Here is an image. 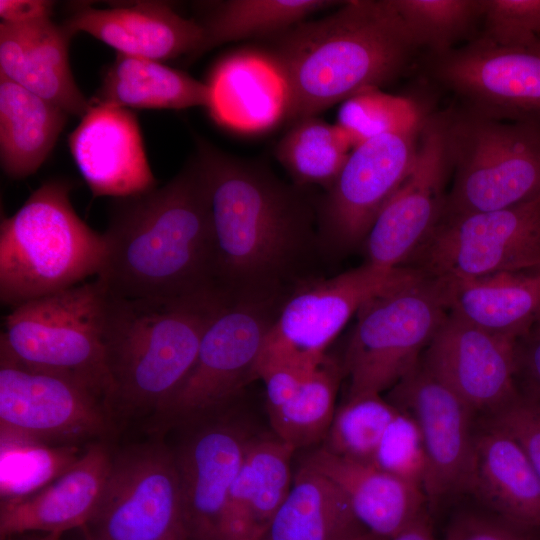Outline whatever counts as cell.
<instances>
[{
	"label": "cell",
	"mask_w": 540,
	"mask_h": 540,
	"mask_svg": "<svg viewBox=\"0 0 540 540\" xmlns=\"http://www.w3.org/2000/svg\"><path fill=\"white\" fill-rule=\"evenodd\" d=\"M67 180L42 183L0 225V301L16 307L97 277L106 258L103 234L72 206Z\"/></svg>",
	"instance_id": "obj_5"
},
{
	"label": "cell",
	"mask_w": 540,
	"mask_h": 540,
	"mask_svg": "<svg viewBox=\"0 0 540 540\" xmlns=\"http://www.w3.org/2000/svg\"><path fill=\"white\" fill-rule=\"evenodd\" d=\"M63 26L72 34L85 32L118 54L159 62L202 54L205 30L163 1H138L112 8L89 4L74 7Z\"/></svg>",
	"instance_id": "obj_21"
},
{
	"label": "cell",
	"mask_w": 540,
	"mask_h": 540,
	"mask_svg": "<svg viewBox=\"0 0 540 540\" xmlns=\"http://www.w3.org/2000/svg\"><path fill=\"white\" fill-rule=\"evenodd\" d=\"M363 532L344 492L302 463L262 540H344Z\"/></svg>",
	"instance_id": "obj_29"
},
{
	"label": "cell",
	"mask_w": 540,
	"mask_h": 540,
	"mask_svg": "<svg viewBox=\"0 0 540 540\" xmlns=\"http://www.w3.org/2000/svg\"><path fill=\"white\" fill-rule=\"evenodd\" d=\"M435 279L449 314L497 335L523 337L540 313V269Z\"/></svg>",
	"instance_id": "obj_27"
},
{
	"label": "cell",
	"mask_w": 540,
	"mask_h": 540,
	"mask_svg": "<svg viewBox=\"0 0 540 540\" xmlns=\"http://www.w3.org/2000/svg\"><path fill=\"white\" fill-rule=\"evenodd\" d=\"M344 540H387V539L379 537L375 534H372L366 531V532L351 536L349 538H346Z\"/></svg>",
	"instance_id": "obj_46"
},
{
	"label": "cell",
	"mask_w": 540,
	"mask_h": 540,
	"mask_svg": "<svg viewBox=\"0 0 540 540\" xmlns=\"http://www.w3.org/2000/svg\"><path fill=\"white\" fill-rule=\"evenodd\" d=\"M420 51L392 0H349L302 22L269 55L286 91L284 118L298 121L379 89L405 74Z\"/></svg>",
	"instance_id": "obj_3"
},
{
	"label": "cell",
	"mask_w": 540,
	"mask_h": 540,
	"mask_svg": "<svg viewBox=\"0 0 540 540\" xmlns=\"http://www.w3.org/2000/svg\"><path fill=\"white\" fill-rule=\"evenodd\" d=\"M107 303V291L94 278L13 307L3 320L0 354L26 367L68 377L105 402Z\"/></svg>",
	"instance_id": "obj_7"
},
{
	"label": "cell",
	"mask_w": 540,
	"mask_h": 540,
	"mask_svg": "<svg viewBox=\"0 0 540 540\" xmlns=\"http://www.w3.org/2000/svg\"><path fill=\"white\" fill-rule=\"evenodd\" d=\"M428 113L417 103L396 127L351 150L316 210L324 259L363 243L382 208L412 171Z\"/></svg>",
	"instance_id": "obj_10"
},
{
	"label": "cell",
	"mask_w": 540,
	"mask_h": 540,
	"mask_svg": "<svg viewBox=\"0 0 540 540\" xmlns=\"http://www.w3.org/2000/svg\"><path fill=\"white\" fill-rule=\"evenodd\" d=\"M54 3L46 0H0L1 22L22 24L51 18Z\"/></svg>",
	"instance_id": "obj_44"
},
{
	"label": "cell",
	"mask_w": 540,
	"mask_h": 540,
	"mask_svg": "<svg viewBox=\"0 0 540 540\" xmlns=\"http://www.w3.org/2000/svg\"><path fill=\"white\" fill-rule=\"evenodd\" d=\"M332 480L347 496L363 528L390 539L426 515L423 489L373 464L338 457L318 447L302 462Z\"/></svg>",
	"instance_id": "obj_25"
},
{
	"label": "cell",
	"mask_w": 540,
	"mask_h": 540,
	"mask_svg": "<svg viewBox=\"0 0 540 540\" xmlns=\"http://www.w3.org/2000/svg\"><path fill=\"white\" fill-rule=\"evenodd\" d=\"M117 428L104 399L91 389L0 354L1 436L75 446L108 439Z\"/></svg>",
	"instance_id": "obj_15"
},
{
	"label": "cell",
	"mask_w": 540,
	"mask_h": 540,
	"mask_svg": "<svg viewBox=\"0 0 540 540\" xmlns=\"http://www.w3.org/2000/svg\"><path fill=\"white\" fill-rule=\"evenodd\" d=\"M517 341L448 313L421 362L475 414L485 415L518 390Z\"/></svg>",
	"instance_id": "obj_19"
},
{
	"label": "cell",
	"mask_w": 540,
	"mask_h": 540,
	"mask_svg": "<svg viewBox=\"0 0 540 540\" xmlns=\"http://www.w3.org/2000/svg\"><path fill=\"white\" fill-rule=\"evenodd\" d=\"M113 452L107 439L90 442L69 468L44 487L1 501V539L31 531L62 535L84 528L98 506Z\"/></svg>",
	"instance_id": "obj_22"
},
{
	"label": "cell",
	"mask_w": 540,
	"mask_h": 540,
	"mask_svg": "<svg viewBox=\"0 0 540 540\" xmlns=\"http://www.w3.org/2000/svg\"><path fill=\"white\" fill-rule=\"evenodd\" d=\"M337 125L314 117L298 120L276 147V158L299 185H320L328 190L352 150Z\"/></svg>",
	"instance_id": "obj_33"
},
{
	"label": "cell",
	"mask_w": 540,
	"mask_h": 540,
	"mask_svg": "<svg viewBox=\"0 0 540 540\" xmlns=\"http://www.w3.org/2000/svg\"><path fill=\"white\" fill-rule=\"evenodd\" d=\"M447 314L438 281L427 275L366 303L342 362L348 398L396 385L419 364Z\"/></svg>",
	"instance_id": "obj_9"
},
{
	"label": "cell",
	"mask_w": 540,
	"mask_h": 540,
	"mask_svg": "<svg viewBox=\"0 0 540 540\" xmlns=\"http://www.w3.org/2000/svg\"><path fill=\"white\" fill-rule=\"evenodd\" d=\"M540 392V335L530 331L517 341V379Z\"/></svg>",
	"instance_id": "obj_43"
},
{
	"label": "cell",
	"mask_w": 540,
	"mask_h": 540,
	"mask_svg": "<svg viewBox=\"0 0 540 540\" xmlns=\"http://www.w3.org/2000/svg\"><path fill=\"white\" fill-rule=\"evenodd\" d=\"M229 301L218 290L176 298L108 294L105 406L117 427L143 415L150 419L167 403L193 367L208 325Z\"/></svg>",
	"instance_id": "obj_4"
},
{
	"label": "cell",
	"mask_w": 540,
	"mask_h": 540,
	"mask_svg": "<svg viewBox=\"0 0 540 540\" xmlns=\"http://www.w3.org/2000/svg\"><path fill=\"white\" fill-rule=\"evenodd\" d=\"M424 62L429 78L458 100L457 108L540 129V40L508 46L477 35Z\"/></svg>",
	"instance_id": "obj_13"
},
{
	"label": "cell",
	"mask_w": 540,
	"mask_h": 540,
	"mask_svg": "<svg viewBox=\"0 0 540 540\" xmlns=\"http://www.w3.org/2000/svg\"><path fill=\"white\" fill-rule=\"evenodd\" d=\"M283 301H229L208 325L189 374L148 420L157 436L230 410L257 379L256 366Z\"/></svg>",
	"instance_id": "obj_8"
},
{
	"label": "cell",
	"mask_w": 540,
	"mask_h": 540,
	"mask_svg": "<svg viewBox=\"0 0 540 540\" xmlns=\"http://www.w3.org/2000/svg\"><path fill=\"white\" fill-rule=\"evenodd\" d=\"M478 36L499 45H527L540 40V0H482Z\"/></svg>",
	"instance_id": "obj_40"
},
{
	"label": "cell",
	"mask_w": 540,
	"mask_h": 540,
	"mask_svg": "<svg viewBox=\"0 0 540 540\" xmlns=\"http://www.w3.org/2000/svg\"><path fill=\"white\" fill-rule=\"evenodd\" d=\"M73 35L51 18L22 24L0 23V76L82 117L90 107L69 62Z\"/></svg>",
	"instance_id": "obj_23"
},
{
	"label": "cell",
	"mask_w": 540,
	"mask_h": 540,
	"mask_svg": "<svg viewBox=\"0 0 540 540\" xmlns=\"http://www.w3.org/2000/svg\"><path fill=\"white\" fill-rule=\"evenodd\" d=\"M102 234L106 258L95 278L111 296L176 298L220 291L197 157L163 186L113 199Z\"/></svg>",
	"instance_id": "obj_2"
},
{
	"label": "cell",
	"mask_w": 540,
	"mask_h": 540,
	"mask_svg": "<svg viewBox=\"0 0 540 540\" xmlns=\"http://www.w3.org/2000/svg\"><path fill=\"white\" fill-rule=\"evenodd\" d=\"M90 102L68 145L93 196L124 198L155 188L136 114L113 104Z\"/></svg>",
	"instance_id": "obj_20"
},
{
	"label": "cell",
	"mask_w": 540,
	"mask_h": 540,
	"mask_svg": "<svg viewBox=\"0 0 540 540\" xmlns=\"http://www.w3.org/2000/svg\"><path fill=\"white\" fill-rule=\"evenodd\" d=\"M196 157L209 200L216 287L230 301H284L315 278L311 267L323 258L317 214L301 191L206 143Z\"/></svg>",
	"instance_id": "obj_1"
},
{
	"label": "cell",
	"mask_w": 540,
	"mask_h": 540,
	"mask_svg": "<svg viewBox=\"0 0 540 540\" xmlns=\"http://www.w3.org/2000/svg\"><path fill=\"white\" fill-rule=\"evenodd\" d=\"M481 419L513 436L540 478V392L518 383L514 396Z\"/></svg>",
	"instance_id": "obj_41"
},
{
	"label": "cell",
	"mask_w": 540,
	"mask_h": 540,
	"mask_svg": "<svg viewBox=\"0 0 540 540\" xmlns=\"http://www.w3.org/2000/svg\"><path fill=\"white\" fill-rule=\"evenodd\" d=\"M74 447L1 436V501L22 498L54 480L80 456Z\"/></svg>",
	"instance_id": "obj_37"
},
{
	"label": "cell",
	"mask_w": 540,
	"mask_h": 540,
	"mask_svg": "<svg viewBox=\"0 0 540 540\" xmlns=\"http://www.w3.org/2000/svg\"><path fill=\"white\" fill-rule=\"evenodd\" d=\"M387 540H437L432 532L427 514L410 527Z\"/></svg>",
	"instance_id": "obj_45"
},
{
	"label": "cell",
	"mask_w": 540,
	"mask_h": 540,
	"mask_svg": "<svg viewBox=\"0 0 540 540\" xmlns=\"http://www.w3.org/2000/svg\"><path fill=\"white\" fill-rule=\"evenodd\" d=\"M420 51L441 55L471 35L482 0H392Z\"/></svg>",
	"instance_id": "obj_35"
},
{
	"label": "cell",
	"mask_w": 540,
	"mask_h": 540,
	"mask_svg": "<svg viewBox=\"0 0 540 540\" xmlns=\"http://www.w3.org/2000/svg\"><path fill=\"white\" fill-rule=\"evenodd\" d=\"M538 532L490 512H465L452 521L442 540H540Z\"/></svg>",
	"instance_id": "obj_42"
},
{
	"label": "cell",
	"mask_w": 540,
	"mask_h": 540,
	"mask_svg": "<svg viewBox=\"0 0 540 540\" xmlns=\"http://www.w3.org/2000/svg\"><path fill=\"white\" fill-rule=\"evenodd\" d=\"M469 494L490 513L540 531V478L517 440L480 418Z\"/></svg>",
	"instance_id": "obj_24"
},
{
	"label": "cell",
	"mask_w": 540,
	"mask_h": 540,
	"mask_svg": "<svg viewBox=\"0 0 540 540\" xmlns=\"http://www.w3.org/2000/svg\"><path fill=\"white\" fill-rule=\"evenodd\" d=\"M229 412L185 428L173 448L185 540H223L228 496L253 437Z\"/></svg>",
	"instance_id": "obj_18"
},
{
	"label": "cell",
	"mask_w": 540,
	"mask_h": 540,
	"mask_svg": "<svg viewBox=\"0 0 540 540\" xmlns=\"http://www.w3.org/2000/svg\"><path fill=\"white\" fill-rule=\"evenodd\" d=\"M294 452L277 436L252 437L228 496L223 540L262 539L291 488Z\"/></svg>",
	"instance_id": "obj_28"
},
{
	"label": "cell",
	"mask_w": 540,
	"mask_h": 540,
	"mask_svg": "<svg viewBox=\"0 0 540 540\" xmlns=\"http://www.w3.org/2000/svg\"><path fill=\"white\" fill-rule=\"evenodd\" d=\"M340 3L328 0H229L218 2L199 21L205 30L202 53L228 42L263 36L299 24L315 11Z\"/></svg>",
	"instance_id": "obj_34"
},
{
	"label": "cell",
	"mask_w": 540,
	"mask_h": 540,
	"mask_svg": "<svg viewBox=\"0 0 540 540\" xmlns=\"http://www.w3.org/2000/svg\"><path fill=\"white\" fill-rule=\"evenodd\" d=\"M207 110L219 125L238 132H258L284 118L286 91L269 55L239 51L219 60L208 82Z\"/></svg>",
	"instance_id": "obj_26"
},
{
	"label": "cell",
	"mask_w": 540,
	"mask_h": 540,
	"mask_svg": "<svg viewBox=\"0 0 540 540\" xmlns=\"http://www.w3.org/2000/svg\"><path fill=\"white\" fill-rule=\"evenodd\" d=\"M452 182L442 217L501 210L540 197V129L459 108L441 112Z\"/></svg>",
	"instance_id": "obj_6"
},
{
	"label": "cell",
	"mask_w": 540,
	"mask_h": 540,
	"mask_svg": "<svg viewBox=\"0 0 540 540\" xmlns=\"http://www.w3.org/2000/svg\"><path fill=\"white\" fill-rule=\"evenodd\" d=\"M59 534H46L44 537L39 538L37 540H60Z\"/></svg>",
	"instance_id": "obj_48"
},
{
	"label": "cell",
	"mask_w": 540,
	"mask_h": 540,
	"mask_svg": "<svg viewBox=\"0 0 540 540\" xmlns=\"http://www.w3.org/2000/svg\"><path fill=\"white\" fill-rule=\"evenodd\" d=\"M69 115L0 76V161L12 179L34 174L48 158Z\"/></svg>",
	"instance_id": "obj_30"
},
{
	"label": "cell",
	"mask_w": 540,
	"mask_h": 540,
	"mask_svg": "<svg viewBox=\"0 0 540 540\" xmlns=\"http://www.w3.org/2000/svg\"><path fill=\"white\" fill-rule=\"evenodd\" d=\"M451 176L442 113H428L409 176L376 217L363 241L371 264L404 267L439 223Z\"/></svg>",
	"instance_id": "obj_17"
},
{
	"label": "cell",
	"mask_w": 540,
	"mask_h": 540,
	"mask_svg": "<svg viewBox=\"0 0 540 540\" xmlns=\"http://www.w3.org/2000/svg\"><path fill=\"white\" fill-rule=\"evenodd\" d=\"M210 88L163 62L116 54L92 99L127 109L181 110L210 104Z\"/></svg>",
	"instance_id": "obj_31"
},
{
	"label": "cell",
	"mask_w": 540,
	"mask_h": 540,
	"mask_svg": "<svg viewBox=\"0 0 540 540\" xmlns=\"http://www.w3.org/2000/svg\"><path fill=\"white\" fill-rule=\"evenodd\" d=\"M411 260L432 278L540 269V197L517 206L443 217Z\"/></svg>",
	"instance_id": "obj_14"
},
{
	"label": "cell",
	"mask_w": 540,
	"mask_h": 540,
	"mask_svg": "<svg viewBox=\"0 0 540 540\" xmlns=\"http://www.w3.org/2000/svg\"><path fill=\"white\" fill-rule=\"evenodd\" d=\"M87 540H185L173 448L155 438L114 450Z\"/></svg>",
	"instance_id": "obj_12"
},
{
	"label": "cell",
	"mask_w": 540,
	"mask_h": 540,
	"mask_svg": "<svg viewBox=\"0 0 540 540\" xmlns=\"http://www.w3.org/2000/svg\"><path fill=\"white\" fill-rule=\"evenodd\" d=\"M425 276L413 267L365 262L331 278L315 277L299 284L283 301L257 364L278 361L315 367L366 303Z\"/></svg>",
	"instance_id": "obj_11"
},
{
	"label": "cell",
	"mask_w": 540,
	"mask_h": 540,
	"mask_svg": "<svg viewBox=\"0 0 540 540\" xmlns=\"http://www.w3.org/2000/svg\"><path fill=\"white\" fill-rule=\"evenodd\" d=\"M394 406L408 413L421 433L425 473L422 489L435 508L469 494L476 415L421 362L390 389Z\"/></svg>",
	"instance_id": "obj_16"
},
{
	"label": "cell",
	"mask_w": 540,
	"mask_h": 540,
	"mask_svg": "<svg viewBox=\"0 0 540 540\" xmlns=\"http://www.w3.org/2000/svg\"><path fill=\"white\" fill-rule=\"evenodd\" d=\"M530 331L540 335V313H539V315H538V317H537V319H536V321H535V323H534V325H533V327H532V329Z\"/></svg>",
	"instance_id": "obj_47"
},
{
	"label": "cell",
	"mask_w": 540,
	"mask_h": 540,
	"mask_svg": "<svg viewBox=\"0 0 540 540\" xmlns=\"http://www.w3.org/2000/svg\"><path fill=\"white\" fill-rule=\"evenodd\" d=\"M248 540H262V539H248Z\"/></svg>",
	"instance_id": "obj_49"
},
{
	"label": "cell",
	"mask_w": 540,
	"mask_h": 540,
	"mask_svg": "<svg viewBox=\"0 0 540 540\" xmlns=\"http://www.w3.org/2000/svg\"><path fill=\"white\" fill-rule=\"evenodd\" d=\"M343 375L342 363L326 355L282 404L267 410L275 436L295 450L322 443Z\"/></svg>",
	"instance_id": "obj_32"
},
{
	"label": "cell",
	"mask_w": 540,
	"mask_h": 540,
	"mask_svg": "<svg viewBox=\"0 0 540 540\" xmlns=\"http://www.w3.org/2000/svg\"><path fill=\"white\" fill-rule=\"evenodd\" d=\"M176 540H181V539H176Z\"/></svg>",
	"instance_id": "obj_50"
},
{
	"label": "cell",
	"mask_w": 540,
	"mask_h": 540,
	"mask_svg": "<svg viewBox=\"0 0 540 540\" xmlns=\"http://www.w3.org/2000/svg\"><path fill=\"white\" fill-rule=\"evenodd\" d=\"M397 413L398 408L380 394L347 398L336 410L320 447L344 459L373 464L384 432Z\"/></svg>",
	"instance_id": "obj_36"
},
{
	"label": "cell",
	"mask_w": 540,
	"mask_h": 540,
	"mask_svg": "<svg viewBox=\"0 0 540 540\" xmlns=\"http://www.w3.org/2000/svg\"><path fill=\"white\" fill-rule=\"evenodd\" d=\"M373 465L422 488L424 447L418 425L408 413L398 409L384 432Z\"/></svg>",
	"instance_id": "obj_39"
},
{
	"label": "cell",
	"mask_w": 540,
	"mask_h": 540,
	"mask_svg": "<svg viewBox=\"0 0 540 540\" xmlns=\"http://www.w3.org/2000/svg\"><path fill=\"white\" fill-rule=\"evenodd\" d=\"M416 103L384 94L379 89L363 91L342 102L336 124L345 132L354 148L396 127L412 112Z\"/></svg>",
	"instance_id": "obj_38"
}]
</instances>
